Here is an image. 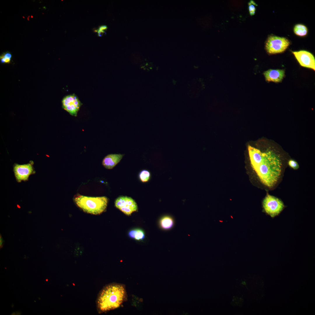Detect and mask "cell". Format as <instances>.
<instances>
[{
	"label": "cell",
	"instance_id": "16",
	"mask_svg": "<svg viewBox=\"0 0 315 315\" xmlns=\"http://www.w3.org/2000/svg\"><path fill=\"white\" fill-rule=\"evenodd\" d=\"M150 173L146 170L142 171L140 173L139 177L141 180L143 182H146L149 179L150 177Z\"/></svg>",
	"mask_w": 315,
	"mask_h": 315
},
{
	"label": "cell",
	"instance_id": "14",
	"mask_svg": "<svg viewBox=\"0 0 315 315\" xmlns=\"http://www.w3.org/2000/svg\"><path fill=\"white\" fill-rule=\"evenodd\" d=\"M294 32L297 35L303 36L307 34L308 29L307 27L303 24H297L294 28Z\"/></svg>",
	"mask_w": 315,
	"mask_h": 315
},
{
	"label": "cell",
	"instance_id": "11",
	"mask_svg": "<svg viewBox=\"0 0 315 315\" xmlns=\"http://www.w3.org/2000/svg\"><path fill=\"white\" fill-rule=\"evenodd\" d=\"M124 155L120 154H108L103 159L102 164L107 169H112L120 161Z\"/></svg>",
	"mask_w": 315,
	"mask_h": 315
},
{
	"label": "cell",
	"instance_id": "7",
	"mask_svg": "<svg viewBox=\"0 0 315 315\" xmlns=\"http://www.w3.org/2000/svg\"><path fill=\"white\" fill-rule=\"evenodd\" d=\"M63 108L71 115L76 116L82 104L76 95L73 94L65 97L62 101Z\"/></svg>",
	"mask_w": 315,
	"mask_h": 315
},
{
	"label": "cell",
	"instance_id": "17",
	"mask_svg": "<svg viewBox=\"0 0 315 315\" xmlns=\"http://www.w3.org/2000/svg\"><path fill=\"white\" fill-rule=\"evenodd\" d=\"M248 4L250 14L251 16L255 14L256 12L255 6H257V5L252 0L250 1Z\"/></svg>",
	"mask_w": 315,
	"mask_h": 315
},
{
	"label": "cell",
	"instance_id": "2",
	"mask_svg": "<svg viewBox=\"0 0 315 315\" xmlns=\"http://www.w3.org/2000/svg\"><path fill=\"white\" fill-rule=\"evenodd\" d=\"M126 295L125 286L122 284H112L106 286L97 298L98 312L102 313L118 307L125 300Z\"/></svg>",
	"mask_w": 315,
	"mask_h": 315
},
{
	"label": "cell",
	"instance_id": "6",
	"mask_svg": "<svg viewBox=\"0 0 315 315\" xmlns=\"http://www.w3.org/2000/svg\"><path fill=\"white\" fill-rule=\"evenodd\" d=\"M116 206L125 214L130 215L138 209L137 205L132 198L126 196H120L115 201Z\"/></svg>",
	"mask_w": 315,
	"mask_h": 315
},
{
	"label": "cell",
	"instance_id": "15",
	"mask_svg": "<svg viewBox=\"0 0 315 315\" xmlns=\"http://www.w3.org/2000/svg\"><path fill=\"white\" fill-rule=\"evenodd\" d=\"M12 55L8 51L3 53L0 57L1 62L3 63H9L12 58Z\"/></svg>",
	"mask_w": 315,
	"mask_h": 315
},
{
	"label": "cell",
	"instance_id": "8",
	"mask_svg": "<svg viewBox=\"0 0 315 315\" xmlns=\"http://www.w3.org/2000/svg\"><path fill=\"white\" fill-rule=\"evenodd\" d=\"M292 53L301 66L315 70V60L312 54L305 50Z\"/></svg>",
	"mask_w": 315,
	"mask_h": 315
},
{
	"label": "cell",
	"instance_id": "18",
	"mask_svg": "<svg viewBox=\"0 0 315 315\" xmlns=\"http://www.w3.org/2000/svg\"><path fill=\"white\" fill-rule=\"evenodd\" d=\"M288 164L290 166L294 169H297L299 167L298 163L293 160H289Z\"/></svg>",
	"mask_w": 315,
	"mask_h": 315
},
{
	"label": "cell",
	"instance_id": "12",
	"mask_svg": "<svg viewBox=\"0 0 315 315\" xmlns=\"http://www.w3.org/2000/svg\"><path fill=\"white\" fill-rule=\"evenodd\" d=\"M159 225L162 230H168L172 229L175 225L173 217L170 215H165L160 218L159 221Z\"/></svg>",
	"mask_w": 315,
	"mask_h": 315
},
{
	"label": "cell",
	"instance_id": "20",
	"mask_svg": "<svg viewBox=\"0 0 315 315\" xmlns=\"http://www.w3.org/2000/svg\"><path fill=\"white\" fill-rule=\"evenodd\" d=\"M4 240L3 239V238H2L1 236V235H0V246L1 248L2 247V246H3V245L4 244Z\"/></svg>",
	"mask_w": 315,
	"mask_h": 315
},
{
	"label": "cell",
	"instance_id": "19",
	"mask_svg": "<svg viewBox=\"0 0 315 315\" xmlns=\"http://www.w3.org/2000/svg\"><path fill=\"white\" fill-rule=\"evenodd\" d=\"M107 29V27L106 26L102 25L100 26L98 29L96 30V31L97 32L98 36H101L105 33V31Z\"/></svg>",
	"mask_w": 315,
	"mask_h": 315
},
{
	"label": "cell",
	"instance_id": "5",
	"mask_svg": "<svg viewBox=\"0 0 315 315\" xmlns=\"http://www.w3.org/2000/svg\"><path fill=\"white\" fill-rule=\"evenodd\" d=\"M263 206L265 212L272 218L280 214L284 207L280 200L269 195H267L264 199Z\"/></svg>",
	"mask_w": 315,
	"mask_h": 315
},
{
	"label": "cell",
	"instance_id": "13",
	"mask_svg": "<svg viewBox=\"0 0 315 315\" xmlns=\"http://www.w3.org/2000/svg\"><path fill=\"white\" fill-rule=\"evenodd\" d=\"M128 235L130 238L139 241L143 240L145 238L144 231L139 229L131 230L128 232Z\"/></svg>",
	"mask_w": 315,
	"mask_h": 315
},
{
	"label": "cell",
	"instance_id": "9",
	"mask_svg": "<svg viewBox=\"0 0 315 315\" xmlns=\"http://www.w3.org/2000/svg\"><path fill=\"white\" fill-rule=\"evenodd\" d=\"M13 170L16 178L18 182L28 180L34 171L32 165L30 164L22 165L15 164Z\"/></svg>",
	"mask_w": 315,
	"mask_h": 315
},
{
	"label": "cell",
	"instance_id": "1",
	"mask_svg": "<svg viewBox=\"0 0 315 315\" xmlns=\"http://www.w3.org/2000/svg\"><path fill=\"white\" fill-rule=\"evenodd\" d=\"M248 150L251 166L261 181L269 188L273 187L281 175L280 156L272 150L262 152L251 146H248Z\"/></svg>",
	"mask_w": 315,
	"mask_h": 315
},
{
	"label": "cell",
	"instance_id": "10",
	"mask_svg": "<svg viewBox=\"0 0 315 315\" xmlns=\"http://www.w3.org/2000/svg\"><path fill=\"white\" fill-rule=\"evenodd\" d=\"M264 74L267 81L279 83L284 78L285 71L283 69H270L265 71Z\"/></svg>",
	"mask_w": 315,
	"mask_h": 315
},
{
	"label": "cell",
	"instance_id": "4",
	"mask_svg": "<svg viewBox=\"0 0 315 315\" xmlns=\"http://www.w3.org/2000/svg\"><path fill=\"white\" fill-rule=\"evenodd\" d=\"M290 42L286 38L275 36L268 37L265 43V48L270 54H275L284 51Z\"/></svg>",
	"mask_w": 315,
	"mask_h": 315
},
{
	"label": "cell",
	"instance_id": "3",
	"mask_svg": "<svg viewBox=\"0 0 315 315\" xmlns=\"http://www.w3.org/2000/svg\"><path fill=\"white\" fill-rule=\"evenodd\" d=\"M74 201L76 205L84 212L93 214L99 215L106 209L108 199L106 197H89L78 195Z\"/></svg>",
	"mask_w": 315,
	"mask_h": 315
}]
</instances>
